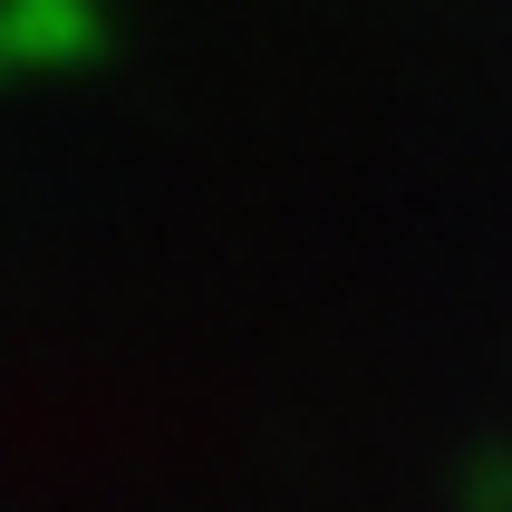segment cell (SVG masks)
Here are the masks:
<instances>
[{
    "mask_svg": "<svg viewBox=\"0 0 512 512\" xmlns=\"http://www.w3.org/2000/svg\"><path fill=\"white\" fill-rule=\"evenodd\" d=\"M464 512H512V455H493V464L464 474Z\"/></svg>",
    "mask_w": 512,
    "mask_h": 512,
    "instance_id": "6da1fadb",
    "label": "cell"
}]
</instances>
